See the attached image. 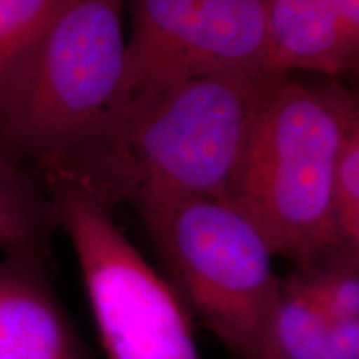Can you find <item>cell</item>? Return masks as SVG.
<instances>
[{"label": "cell", "mask_w": 359, "mask_h": 359, "mask_svg": "<svg viewBox=\"0 0 359 359\" xmlns=\"http://www.w3.org/2000/svg\"><path fill=\"white\" fill-rule=\"evenodd\" d=\"M58 226L40 175L0 154V251L48 258Z\"/></svg>", "instance_id": "cell-9"}, {"label": "cell", "mask_w": 359, "mask_h": 359, "mask_svg": "<svg viewBox=\"0 0 359 359\" xmlns=\"http://www.w3.org/2000/svg\"><path fill=\"white\" fill-rule=\"evenodd\" d=\"M42 180L77 257L107 359H201L185 303L125 236L109 206L69 180Z\"/></svg>", "instance_id": "cell-5"}, {"label": "cell", "mask_w": 359, "mask_h": 359, "mask_svg": "<svg viewBox=\"0 0 359 359\" xmlns=\"http://www.w3.org/2000/svg\"><path fill=\"white\" fill-rule=\"evenodd\" d=\"M276 341L283 359H338L333 325L293 273L281 278Z\"/></svg>", "instance_id": "cell-11"}, {"label": "cell", "mask_w": 359, "mask_h": 359, "mask_svg": "<svg viewBox=\"0 0 359 359\" xmlns=\"http://www.w3.org/2000/svg\"><path fill=\"white\" fill-rule=\"evenodd\" d=\"M127 95L206 74H269L266 0H127ZM128 102V100H127Z\"/></svg>", "instance_id": "cell-6"}, {"label": "cell", "mask_w": 359, "mask_h": 359, "mask_svg": "<svg viewBox=\"0 0 359 359\" xmlns=\"http://www.w3.org/2000/svg\"><path fill=\"white\" fill-rule=\"evenodd\" d=\"M356 122V97L334 79L281 75L264 98L231 201L273 255L296 268L346 250L336 224L333 180L344 135Z\"/></svg>", "instance_id": "cell-2"}, {"label": "cell", "mask_w": 359, "mask_h": 359, "mask_svg": "<svg viewBox=\"0 0 359 359\" xmlns=\"http://www.w3.org/2000/svg\"><path fill=\"white\" fill-rule=\"evenodd\" d=\"M266 32L273 75L336 79L358 62L359 42L344 32L326 0H266Z\"/></svg>", "instance_id": "cell-8"}, {"label": "cell", "mask_w": 359, "mask_h": 359, "mask_svg": "<svg viewBox=\"0 0 359 359\" xmlns=\"http://www.w3.org/2000/svg\"><path fill=\"white\" fill-rule=\"evenodd\" d=\"M276 77L193 75L133 93L120 132L118 203L188 196L231 201Z\"/></svg>", "instance_id": "cell-3"}, {"label": "cell", "mask_w": 359, "mask_h": 359, "mask_svg": "<svg viewBox=\"0 0 359 359\" xmlns=\"http://www.w3.org/2000/svg\"><path fill=\"white\" fill-rule=\"evenodd\" d=\"M172 286L235 359H283L276 341L281 278L255 223L230 200L137 203Z\"/></svg>", "instance_id": "cell-4"}, {"label": "cell", "mask_w": 359, "mask_h": 359, "mask_svg": "<svg viewBox=\"0 0 359 359\" xmlns=\"http://www.w3.org/2000/svg\"><path fill=\"white\" fill-rule=\"evenodd\" d=\"M0 359H88L48 278L47 258L17 253L0 259Z\"/></svg>", "instance_id": "cell-7"}, {"label": "cell", "mask_w": 359, "mask_h": 359, "mask_svg": "<svg viewBox=\"0 0 359 359\" xmlns=\"http://www.w3.org/2000/svg\"><path fill=\"white\" fill-rule=\"evenodd\" d=\"M65 0H0V118Z\"/></svg>", "instance_id": "cell-10"}, {"label": "cell", "mask_w": 359, "mask_h": 359, "mask_svg": "<svg viewBox=\"0 0 359 359\" xmlns=\"http://www.w3.org/2000/svg\"><path fill=\"white\" fill-rule=\"evenodd\" d=\"M127 0H65L0 118V154L116 203Z\"/></svg>", "instance_id": "cell-1"}, {"label": "cell", "mask_w": 359, "mask_h": 359, "mask_svg": "<svg viewBox=\"0 0 359 359\" xmlns=\"http://www.w3.org/2000/svg\"><path fill=\"white\" fill-rule=\"evenodd\" d=\"M293 275L333 327L359 325V253L338 250Z\"/></svg>", "instance_id": "cell-12"}, {"label": "cell", "mask_w": 359, "mask_h": 359, "mask_svg": "<svg viewBox=\"0 0 359 359\" xmlns=\"http://www.w3.org/2000/svg\"><path fill=\"white\" fill-rule=\"evenodd\" d=\"M333 205L343 248L359 253V122L344 135L334 167Z\"/></svg>", "instance_id": "cell-13"}, {"label": "cell", "mask_w": 359, "mask_h": 359, "mask_svg": "<svg viewBox=\"0 0 359 359\" xmlns=\"http://www.w3.org/2000/svg\"><path fill=\"white\" fill-rule=\"evenodd\" d=\"M338 17L344 32L359 42V0H326Z\"/></svg>", "instance_id": "cell-14"}]
</instances>
